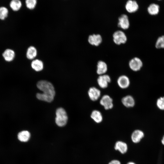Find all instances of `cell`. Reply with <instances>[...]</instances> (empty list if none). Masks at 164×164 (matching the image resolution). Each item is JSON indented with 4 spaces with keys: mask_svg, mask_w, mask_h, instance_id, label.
Wrapping results in <instances>:
<instances>
[{
    "mask_svg": "<svg viewBox=\"0 0 164 164\" xmlns=\"http://www.w3.org/2000/svg\"><path fill=\"white\" fill-rule=\"evenodd\" d=\"M147 11L150 15L155 16L157 15L159 12V6L157 4L151 3L148 7Z\"/></svg>",
    "mask_w": 164,
    "mask_h": 164,
    "instance_id": "13",
    "label": "cell"
},
{
    "mask_svg": "<svg viewBox=\"0 0 164 164\" xmlns=\"http://www.w3.org/2000/svg\"><path fill=\"white\" fill-rule=\"evenodd\" d=\"M91 118L96 123H99L103 120V116L101 113L97 110L93 111L91 115Z\"/></svg>",
    "mask_w": 164,
    "mask_h": 164,
    "instance_id": "19",
    "label": "cell"
},
{
    "mask_svg": "<svg viewBox=\"0 0 164 164\" xmlns=\"http://www.w3.org/2000/svg\"><path fill=\"white\" fill-rule=\"evenodd\" d=\"M55 122L60 127H63L66 124L68 120V117L65 110L63 108H57L56 111Z\"/></svg>",
    "mask_w": 164,
    "mask_h": 164,
    "instance_id": "2",
    "label": "cell"
},
{
    "mask_svg": "<svg viewBox=\"0 0 164 164\" xmlns=\"http://www.w3.org/2000/svg\"><path fill=\"white\" fill-rule=\"evenodd\" d=\"M125 8L128 12L129 13H134L138 9V5L135 1L129 0L125 4Z\"/></svg>",
    "mask_w": 164,
    "mask_h": 164,
    "instance_id": "9",
    "label": "cell"
},
{
    "mask_svg": "<svg viewBox=\"0 0 164 164\" xmlns=\"http://www.w3.org/2000/svg\"><path fill=\"white\" fill-rule=\"evenodd\" d=\"M2 55L5 61L10 62L14 59L15 53L13 50L10 49H7L4 51Z\"/></svg>",
    "mask_w": 164,
    "mask_h": 164,
    "instance_id": "14",
    "label": "cell"
},
{
    "mask_svg": "<svg viewBox=\"0 0 164 164\" xmlns=\"http://www.w3.org/2000/svg\"><path fill=\"white\" fill-rule=\"evenodd\" d=\"M114 149L116 150H118L121 153H125L128 150V146L127 144L123 141H118L115 144Z\"/></svg>",
    "mask_w": 164,
    "mask_h": 164,
    "instance_id": "16",
    "label": "cell"
},
{
    "mask_svg": "<svg viewBox=\"0 0 164 164\" xmlns=\"http://www.w3.org/2000/svg\"><path fill=\"white\" fill-rule=\"evenodd\" d=\"M111 81V78L108 75L104 74L100 75L97 79V83L99 86L104 89L107 88Z\"/></svg>",
    "mask_w": 164,
    "mask_h": 164,
    "instance_id": "7",
    "label": "cell"
},
{
    "mask_svg": "<svg viewBox=\"0 0 164 164\" xmlns=\"http://www.w3.org/2000/svg\"><path fill=\"white\" fill-rule=\"evenodd\" d=\"M117 83L120 87L124 89L127 88L129 86L130 81L127 76L122 75L118 77L117 80Z\"/></svg>",
    "mask_w": 164,
    "mask_h": 164,
    "instance_id": "10",
    "label": "cell"
},
{
    "mask_svg": "<svg viewBox=\"0 0 164 164\" xmlns=\"http://www.w3.org/2000/svg\"><path fill=\"white\" fill-rule=\"evenodd\" d=\"M161 142L162 144L164 145V135L163 136L162 139L161 140Z\"/></svg>",
    "mask_w": 164,
    "mask_h": 164,
    "instance_id": "28",
    "label": "cell"
},
{
    "mask_svg": "<svg viewBox=\"0 0 164 164\" xmlns=\"http://www.w3.org/2000/svg\"><path fill=\"white\" fill-rule=\"evenodd\" d=\"M11 9L14 11H18L22 6L21 2L19 0H12L10 4Z\"/></svg>",
    "mask_w": 164,
    "mask_h": 164,
    "instance_id": "23",
    "label": "cell"
},
{
    "mask_svg": "<svg viewBox=\"0 0 164 164\" xmlns=\"http://www.w3.org/2000/svg\"><path fill=\"white\" fill-rule=\"evenodd\" d=\"M145 134L142 130L137 129L134 130L131 135V139L132 142L135 143L139 142L144 137Z\"/></svg>",
    "mask_w": 164,
    "mask_h": 164,
    "instance_id": "8",
    "label": "cell"
},
{
    "mask_svg": "<svg viewBox=\"0 0 164 164\" xmlns=\"http://www.w3.org/2000/svg\"><path fill=\"white\" fill-rule=\"evenodd\" d=\"M117 26L123 29L126 30L128 28L130 25L128 16L125 14H122L118 19Z\"/></svg>",
    "mask_w": 164,
    "mask_h": 164,
    "instance_id": "5",
    "label": "cell"
},
{
    "mask_svg": "<svg viewBox=\"0 0 164 164\" xmlns=\"http://www.w3.org/2000/svg\"><path fill=\"white\" fill-rule=\"evenodd\" d=\"M37 51L36 48L33 46H30L27 49L26 56L29 60H32L37 55Z\"/></svg>",
    "mask_w": 164,
    "mask_h": 164,
    "instance_id": "21",
    "label": "cell"
},
{
    "mask_svg": "<svg viewBox=\"0 0 164 164\" xmlns=\"http://www.w3.org/2000/svg\"><path fill=\"white\" fill-rule=\"evenodd\" d=\"M30 133L27 130H23L19 132L18 134V139L22 142H28L30 138Z\"/></svg>",
    "mask_w": 164,
    "mask_h": 164,
    "instance_id": "18",
    "label": "cell"
},
{
    "mask_svg": "<svg viewBox=\"0 0 164 164\" xmlns=\"http://www.w3.org/2000/svg\"><path fill=\"white\" fill-rule=\"evenodd\" d=\"M112 98L108 95H103L101 99L100 103L106 110L112 109L113 107Z\"/></svg>",
    "mask_w": 164,
    "mask_h": 164,
    "instance_id": "6",
    "label": "cell"
},
{
    "mask_svg": "<svg viewBox=\"0 0 164 164\" xmlns=\"http://www.w3.org/2000/svg\"><path fill=\"white\" fill-rule=\"evenodd\" d=\"M113 41L118 45L125 43L127 41V37L125 32L118 30L115 32L113 35Z\"/></svg>",
    "mask_w": 164,
    "mask_h": 164,
    "instance_id": "3",
    "label": "cell"
},
{
    "mask_svg": "<svg viewBox=\"0 0 164 164\" xmlns=\"http://www.w3.org/2000/svg\"><path fill=\"white\" fill-rule=\"evenodd\" d=\"M26 7L30 9H33L36 7L37 3V0H26Z\"/></svg>",
    "mask_w": 164,
    "mask_h": 164,
    "instance_id": "25",
    "label": "cell"
},
{
    "mask_svg": "<svg viewBox=\"0 0 164 164\" xmlns=\"http://www.w3.org/2000/svg\"><path fill=\"white\" fill-rule=\"evenodd\" d=\"M37 86L43 92L37 94L36 97L38 99L47 102L53 101L55 92L54 87L51 83L46 80H41L38 82Z\"/></svg>",
    "mask_w": 164,
    "mask_h": 164,
    "instance_id": "1",
    "label": "cell"
},
{
    "mask_svg": "<svg viewBox=\"0 0 164 164\" xmlns=\"http://www.w3.org/2000/svg\"><path fill=\"white\" fill-rule=\"evenodd\" d=\"M126 164H136L133 162H128Z\"/></svg>",
    "mask_w": 164,
    "mask_h": 164,
    "instance_id": "29",
    "label": "cell"
},
{
    "mask_svg": "<svg viewBox=\"0 0 164 164\" xmlns=\"http://www.w3.org/2000/svg\"><path fill=\"white\" fill-rule=\"evenodd\" d=\"M157 107L161 110H164V96L161 97L157 99L156 101Z\"/></svg>",
    "mask_w": 164,
    "mask_h": 164,
    "instance_id": "24",
    "label": "cell"
},
{
    "mask_svg": "<svg viewBox=\"0 0 164 164\" xmlns=\"http://www.w3.org/2000/svg\"><path fill=\"white\" fill-rule=\"evenodd\" d=\"M31 66L32 68L36 71H41L43 67V62L41 60L38 59L33 60L31 63Z\"/></svg>",
    "mask_w": 164,
    "mask_h": 164,
    "instance_id": "20",
    "label": "cell"
},
{
    "mask_svg": "<svg viewBox=\"0 0 164 164\" xmlns=\"http://www.w3.org/2000/svg\"><path fill=\"white\" fill-rule=\"evenodd\" d=\"M129 66L131 70L137 72L141 70L143 66V63L139 58L135 57L129 61Z\"/></svg>",
    "mask_w": 164,
    "mask_h": 164,
    "instance_id": "4",
    "label": "cell"
},
{
    "mask_svg": "<svg viewBox=\"0 0 164 164\" xmlns=\"http://www.w3.org/2000/svg\"><path fill=\"white\" fill-rule=\"evenodd\" d=\"M108 70V66L106 63L104 61H98L97 65V73L99 75L105 74Z\"/></svg>",
    "mask_w": 164,
    "mask_h": 164,
    "instance_id": "17",
    "label": "cell"
},
{
    "mask_svg": "<svg viewBox=\"0 0 164 164\" xmlns=\"http://www.w3.org/2000/svg\"><path fill=\"white\" fill-rule=\"evenodd\" d=\"M156 49H164V35L160 36L157 38L155 44Z\"/></svg>",
    "mask_w": 164,
    "mask_h": 164,
    "instance_id": "22",
    "label": "cell"
},
{
    "mask_svg": "<svg viewBox=\"0 0 164 164\" xmlns=\"http://www.w3.org/2000/svg\"><path fill=\"white\" fill-rule=\"evenodd\" d=\"M108 164H121V162L117 159H113Z\"/></svg>",
    "mask_w": 164,
    "mask_h": 164,
    "instance_id": "27",
    "label": "cell"
},
{
    "mask_svg": "<svg viewBox=\"0 0 164 164\" xmlns=\"http://www.w3.org/2000/svg\"><path fill=\"white\" fill-rule=\"evenodd\" d=\"M157 0L160 1V0Z\"/></svg>",
    "mask_w": 164,
    "mask_h": 164,
    "instance_id": "30",
    "label": "cell"
},
{
    "mask_svg": "<svg viewBox=\"0 0 164 164\" xmlns=\"http://www.w3.org/2000/svg\"><path fill=\"white\" fill-rule=\"evenodd\" d=\"M88 41L90 44L97 46L102 43V38L99 34H93L89 36Z\"/></svg>",
    "mask_w": 164,
    "mask_h": 164,
    "instance_id": "11",
    "label": "cell"
},
{
    "mask_svg": "<svg viewBox=\"0 0 164 164\" xmlns=\"http://www.w3.org/2000/svg\"><path fill=\"white\" fill-rule=\"evenodd\" d=\"M8 10L4 7L0 8V19L2 20L5 19L8 16Z\"/></svg>",
    "mask_w": 164,
    "mask_h": 164,
    "instance_id": "26",
    "label": "cell"
},
{
    "mask_svg": "<svg viewBox=\"0 0 164 164\" xmlns=\"http://www.w3.org/2000/svg\"><path fill=\"white\" fill-rule=\"evenodd\" d=\"M121 102L123 105L127 108L133 107L135 104L134 98L129 95L123 97L121 99Z\"/></svg>",
    "mask_w": 164,
    "mask_h": 164,
    "instance_id": "15",
    "label": "cell"
},
{
    "mask_svg": "<svg viewBox=\"0 0 164 164\" xmlns=\"http://www.w3.org/2000/svg\"><path fill=\"white\" fill-rule=\"evenodd\" d=\"M88 93L90 98L93 101L97 100L100 97L101 94L100 91L95 87L90 88Z\"/></svg>",
    "mask_w": 164,
    "mask_h": 164,
    "instance_id": "12",
    "label": "cell"
}]
</instances>
